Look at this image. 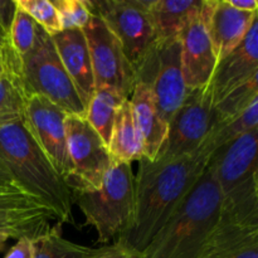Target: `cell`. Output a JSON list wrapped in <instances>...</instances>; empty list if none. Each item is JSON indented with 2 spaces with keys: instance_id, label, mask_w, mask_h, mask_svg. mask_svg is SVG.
Masks as SVG:
<instances>
[{
  "instance_id": "1",
  "label": "cell",
  "mask_w": 258,
  "mask_h": 258,
  "mask_svg": "<svg viewBox=\"0 0 258 258\" xmlns=\"http://www.w3.org/2000/svg\"><path fill=\"white\" fill-rule=\"evenodd\" d=\"M216 150L209 134L203 145L189 155L171 160L140 159L133 222L117 242L141 253L188 197Z\"/></svg>"
},
{
  "instance_id": "2",
  "label": "cell",
  "mask_w": 258,
  "mask_h": 258,
  "mask_svg": "<svg viewBox=\"0 0 258 258\" xmlns=\"http://www.w3.org/2000/svg\"><path fill=\"white\" fill-rule=\"evenodd\" d=\"M258 128L217 149L208 161L221 207L217 226L258 228Z\"/></svg>"
},
{
  "instance_id": "3",
  "label": "cell",
  "mask_w": 258,
  "mask_h": 258,
  "mask_svg": "<svg viewBox=\"0 0 258 258\" xmlns=\"http://www.w3.org/2000/svg\"><path fill=\"white\" fill-rule=\"evenodd\" d=\"M221 193L211 166L175 213L153 237L141 258H198L219 216Z\"/></svg>"
},
{
  "instance_id": "4",
  "label": "cell",
  "mask_w": 258,
  "mask_h": 258,
  "mask_svg": "<svg viewBox=\"0 0 258 258\" xmlns=\"http://www.w3.org/2000/svg\"><path fill=\"white\" fill-rule=\"evenodd\" d=\"M0 161L19 188L52 208L58 224L73 223L71 189L40 150L23 120L0 127Z\"/></svg>"
},
{
  "instance_id": "5",
  "label": "cell",
  "mask_w": 258,
  "mask_h": 258,
  "mask_svg": "<svg viewBox=\"0 0 258 258\" xmlns=\"http://www.w3.org/2000/svg\"><path fill=\"white\" fill-rule=\"evenodd\" d=\"M72 201L85 217V224L97 232L103 246L130 228L135 211V174L131 164L112 163L102 183L92 190L73 191Z\"/></svg>"
},
{
  "instance_id": "6",
  "label": "cell",
  "mask_w": 258,
  "mask_h": 258,
  "mask_svg": "<svg viewBox=\"0 0 258 258\" xmlns=\"http://www.w3.org/2000/svg\"><path fill=\"white\" fill-rule=\"evenodd\" d=\"M20 78L27 96H43L67 115L86 116L85 106L60 62L52 37L42 28L32 52L20 58Z\"/></svg>"
},
{
  "instance_id": "7",
  "label": "cell",
  "mask_w": 258,
  "mask_h": 258,
  "mask_svg": "<svg viewBox=\"0 0 258 258\" xmlns=\"http://www.w3.org/2000/svg\"><path fill=\"white\" fill-rule=\"evenodd\" d=\"M88 5L117 38L139 75L158 45L146 0H88Z\"/></svg>"
},
{
  "instance_id": "8",
  "label": "cell",
  "mask_w": 258,
  "mask_h": 258,
  "mask_svg": "<svg viewBox=\"0 0 258 258\" xmlns=\"http://www.w3.org/2000/svg\"><path fill=\"white\" fill-rule=\"evenodd\" d=\"M218 122L208 87L188 90L183 103L169 122L165 141L155 160H171L193 154L203 145Z\"/></svg>"
},
{
  "instance_id": "9",
  "label": "cell",
  "mask_w": 258,
  "mask_h": 258,
  "mask_svg": "<svg viewBox=\"0 0 258 258\" xmlns=\"http://www.w3.org/2000/svg\"><path fill=\"white\" fill-rule=\"evenodd\" d=\"M91 12L90 22L82 30L90 50L96 88H113L125 98H130L138 83V72L117 38L106 27L100 15Z\"/></svg>"
},
{
  "instance_id": "10",
  "label": "cell",
  "mask_w": 258,
  "mask_h": 258,
  "mask_svg": "<svg viewBox=\"0 0 258 258\" xmlns=\"http://www.w3.org/2000/svg\"><path fill=\"white\" fill-rule=\"evenodd\" d=\"M67 148L73 174L71 193L97 189L112 165L108 148L85 117L67 115Z\"/></svg>"
},
{
  "instance_id": "11",
  "label": "cell",
  "mask_w": 258,
  "mask_h": 258,
  "mask_svg": "<svg viewBox=\"0 0 258 258\" xmlns=\"http://www.w3.org/2000/svg\"><path fill=\"white\" fill-rule=\"evenodd\" d=\"M67 113L43 96H28L24 122L32 138L58 174L70 183L73 169L67 148Z\"/></svg>"
},
{
  "instance_id": "12",
  "label": "cell",
  "mask_w": 258,
  "mask_h": 258,
  "mask_svg": "<svg viewBox=\"0 0 258 258\" xmlns=\"http://www.w3.org/2000/svg\"><path fill=\"white\" fill-rule=\"evenodd\" d=\"M139 80L150 85L159 115L169 125L188 93L181 72L180 40L156 45L151 59L139 73Z\"/></svg>"
},
{
  "instance_id": "13",
  "label": "cell",
  "mask_w": 258,
  "mask_h": 258,
  "mask_svg": "<svg viewBox=\"0 0 258 258\" xmlns=\"http://www.w3.org/2000/svg\"><path fill=\"white\" fill-rule=\"evenodd\" d=\"M57 222L52 208L18 186H0V232L10 238L37 239Z\"/></svg>"
},
{
  "instance_id": "14",
  "label": "cell",
  "mask_w": 258,
  "mask_h": 258,
  "mask_svg": "<svg viewBox=\"0 0 258 258\" xmlns=\"http://www.w3.org/2000/svg\"><path fill=\"white\" fill-rule=\"evenodd\" d=\"M254 77H258V17L252 22L242 42L217 62L207 85L213 106Z\"/></svg>"
},
{
  "instance_id": "15",
  "label": "cell",
  "mask_w": 258,
  "mask_h": 258,
  "mask_svg": "<svg viewBox=\"0 0 258 258\" xmlns=\"http://www.w3.org/2000/svg\"><path fill=\"white\" fill-rule=\"evenodd\" d=\"M179 40L181 72L186 88L196 90L204 87L211 81L218 60L212 47L202 10L184 28Z\"/></svg>"
},
{
  "instance_id": "16",
  "label": "cell",
  "mask_w": 258,
  "mask_h": 258,
  "mask_svg": "<svg viewBox=\"0 0 258 258\" xmlns=\"http://www.w3.org/2000/svg\"><path fill=\"white\" fill-rule=\"evenodd\" d=\"M202 15L206 22L217 60L232 52L248 32L257 13L237 10L227 0H203Z\"/></svg>"
},
{
  "instance_id": "17",
  "label": "cell",
  "mask_w": 258,
  "mask_h": 258,
  "mask_svg": "<svg viewBox=\"0 0 258 258\" xmlns=\"http://www.w3.org/2000/svg\"><path fill=\"white\" fill-rule=\"evenodd\" d=\"M59 59L85 108L96 91L90 50L82 29L62 30L52 37Z\"/></svg>"
},
{
  "instance_id": "18",
  "label": "cell",
  "mask_w": 258,
  "mask_h": 258,
  "mask_svg": "<svg viewBox=\"0 0 258 258\" xmlns=\"http://www.w3.org/2000/svg\"><path fill=\"white\" fill-rule=\"evenodd\" d=\"M128 100H130L134 120L143 141L144 158L154 161L165 141L168 125L161 120L159 115L151 87L148 82L138 80Z\"/></svg>"
},
{
  "instance_id": "19",
  "label": "cell",
  "mask_w": 258,
  "mask_h": 258,
  "mask_svg": "<svg viewBox=\"0 0 258 258\" xmlns=\"http://www.w3.org/2000/svg\"><path fill=\"white\" fill-rule=\"evenodd\" d=\"M203 0H146L158 44L179 39L188 23L202 10Z\"/></svg>"
},
{
  "instance_id": "20",
  "label": "cell",
  "mask_w": 258,
  "mask_h": 258,
  "mask_svg": "<svg viewBox=\"0 0 258 258\" xmlns=\"http://www.w3.org/2000/svg\"><path fill=\"white\" fill-rule=\"evenodd\" d=\"M198 258H258V228L214 226Z\"/></svg>"
},
{
  "instance_id": "21",
  "label": "cell",
  "mask_w": 258,
  "mask_h": 258,
  "mask_svg": "<svg viewBox=\"0 0 258 258\" xmlns=\"http://www.w3.org/2000/svg\"><path fill=\"white\" fill-rule=\"evenodd\" d=\"M107 148L113 163L131 164L144 158L143 141L128 98L118 107Z\"/></svg>"
},
{
  "instance_id": "22",
  "label": "cell",
  "mask_w": 258,
  "mask_h": 258,
  "mask_svg": "<svg viewBox=\"0 0 258 258\" xmlns=\"http://www.w3.org/2000/svg\"><path fill=\"white\" fill-rule=\"evenodd\" d=\"M123 100L126 98L113 88L100 87L96 88L86 107L85 118L106 145H108L116 113Z\"/></svg>"
},
{
  "instance_id": "23",
  "label": "cell",
  "mask_w": 258,
  "mask_h": 258,
  "mask_svg": "<svg viewBox=\"0 0 258 258\" xmlns=\"http://www.w3.org/2000/svg\"><path fill=\"white\" fill-rule=\"evenodd\" d=\"M27 98L20 70H5L0 77V127L23 120Z\"/></svg>"
},
{
  "instance_id": "24",
  "label": "cell",
  "mask_w": 258,
  "mask_h": 258,
  "mask_svg": "<svg viewBox=\"0 0 258 258\" xmlns=\"http://www.w3.org/2000/svg\"><path fill=\"white\" fill-rule=\"evenodd\" d=\"M60 224L34 239V258H87L92 248L68 241L60 233Z\"/></svg>"
},
{
  "instance_id": "25",
  "label": "cell",
  "mask_w": 258,
  "mask_h": 258,
  "mask_svg": "<svg viewBox=\"0 0 258 258\" xmlns=\"http://www.w3.org/2000/svg\"><path fill=\"white\" fill-rule=\"evenodd\" d=\"M254 128H258V100L234 117L217 123L211 136L216 149H219Z\"/></svg>"
},
{
  "instance_id": "26",
  "label": "cell",
  "mask_w": 258,
  "mask_h": 258,
  "mask_svg": "<svg viewBox=\"0 0 258 258\" xmlns=\"http://www.w3.org/2000/svg\"><path fill=\"white\" fill-rule=\"evenodd\" d=\"M40 27L17 5L14 19L9 30V44L15 54L20 58L32 52L38 40Z\"/></svg>"
},
{
  "instance_id": "27",
  "label": "cell",
  "mask_w": 258,
  "mask_h": 258,
  "mask_svg": "<svg viewBox=\"0 0 258 258\" xmlns=\"http://www.w3.org/2000/svg\"><path fill=\"white\" fill-rule=\"evenodd\" d=\"M256 100H258V77L239 86L214 106L219 122L237 116Z\"/></svg>"
},
{
  "instance_id": "28",
  "label": "cell",
  "mask_w": 258,
  "mask_h": 258,
  "mask_svg": "<svg viewBox=\"0 0 258 258\" xmlns=\"http://www.w3.org/2000/svg\"><path fill=\"white\" fill-rule=\"evenodd\" d=\"M17 5L50 37L62 32L58 13L50 0H17Z\"/></svg>"
},
{
  "instance_id": "29",
  "label": "cell",
  "mask_w": 258,
  "mask_h": 258,
  "mask_svg": "<svg viewBox=\"0 0 258 258\" xmlns=\"http://www.w3.org/2000/svg\"><path fill=\"white\" fill-rule=\"evenodd\" d=\"M62 30L83 29L91 19L88 0H53Z\"/></svg>"
},
{
  "instance_id": "30",
  "label": "cell",
  "mask_w": 258,
  "mask_h": 258,
  "mask_svg": "<svg viewBox=\"0 0 258 258\" xmlns=\"http://www.w3.org/2000/svg\"><path fill=\"white\" fill-rule=\"evenodd\" d=\"M87 258H141L140 253L126 244L116 241L112 244H105L100 248H92Z\"/></svg>"
},
{
  "instance_id": "31",
  "label": "cell",
  "mask_w": 258,
  "mask_h": 258,
  "mask_svg": "<svg viewBox=\"0 0 258 258\" xmlns=\"http://www.w3.org/2000/svg\"><path fill=\"white\" fill-rule=\"evenodd\" d=\"M15 12H17V0H0V33L5 38H9V30Z\"/></svg>"
},
{
  "instance_id": "32",
  "label": "cell",
  "mask_w": 258,
  "mask_h": 258,
  "mask_svg": "<svg viewBox=\"0 0 258 258\" xmlns=\"http://www.w3.org/2000/svg\"><path fill=\"white\" fill-rule=\"evenodd\" d=\"M34 241L27 237L17 239V243L8 251L4 258H34Z\"/></svg>"
},
{
  "instance_id": "33",
  "label": "cell",
  "mask_w": 258,
  "mask_h": 258,
  "mask_svg": "<svg viewBox=\"0 0 258 258\" xmlns=\"http://www.w3.org/2000/svg\"><path fill=\"white\" fill-rule=\"evenodd\" d=\"M17 58L19 57H18L14 53V50L12 49L8 38H5L4 35L0 34V64H3L5 67V66L9 64L10 62L17 59Z\"/></svg>"
},
{
  "instance_id": "34",
  "label": "cell",
  "mask_w": 258,
  "mask_h": 258,
  "mask_svg": "<svg viewBox=\"0 0 258 258\" xmlns=\"http://www.w3.org/2000/svg\"><path fill=\"white\" fill-rule=\"evenodd\" d=\"M232 8L241 12L246 13H257L258 12V2L257 0H227Z\"/></svg>"
},
{
  "instance_id": "35",
  "label": "cell",
  "mask_w": 258,
  "mask_h": 258,
  "mask_svg": "<svg viewBox=\"0 0 258 258\" xmlns=\"http://www.w3.org/2000/svg\"><path fill=\"white\" fill-rule=\"evenodd\" d=\"M0 186H18L7 166L0 161ZM19 188V186H18ZM22 189V188H20Z\"/></svg>"
},
{
  "instance_id": "36",
  "label": "cell",
  "mask_w": 258,
  "mask_h": 258,
  "mask_svg": "<svg viewBox=\"0 0 258 258\" xmlns=\"http://www.w3.org/2000/svg\"><path fill=\"white\" fill-rule=\"evenodd\" d=\"M10 237L8 236V234L3 233V232H0V251H2V248L4 247V244L7 243V241L9 239Z\"/></svg>"
},
{
  "instance_id": "37",
  "label": "cell",
  "mask_w": 258,
  "mask_h": 258,
  "mask_svg": "<svg viewBox=\"0 0 258 258\" xmlns=\"http://www.w3.org/2000/svg\"><path fill=\"white\" fill-rule=\"evenodd\" d=\"M4 72H5V67L3 64H0V77H2V76L4 75Z\"/></svg>"
},
{
  "instance_id": "38",
  "label": "cell",
  "mask_w": 258,
  "mask_h": 258,
  "mask_svg": "<svg viewBox=\"0 0 258 258\" xmlns=\"http://www.w3.org/2000/svg\"><path fill=\"white\" fill-rule=\"evenodd\" d=\"M0 34H2V33H0ZM8 40H9V39H8Z\"/></svg>"
}]
</instances>
